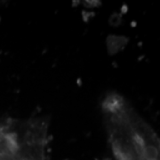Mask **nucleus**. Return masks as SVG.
I'll list each match as a JSON object with an SVG mask.
<instances>
[{"label": "nucleus", "instance_id": "obj_1", "mask_svg": "<svg viewBox=\"0 0 160 160\" xmlns=\"http://www.w3.org/2000/svg\"><path fill=\"white\" fill-rule=\"evenodd\" d=\"M109 140L117 160H159V139L126 99L111 93L102 103Z\"/></svg>", "mask_w": 160, "mask_h": 160}]
</instances>
